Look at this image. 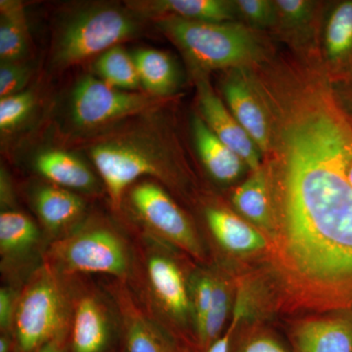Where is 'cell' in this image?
I'll list each match as a JSON object with an SVG mask.
<instances>
[{
    "label": "cell",
    "mask_w": 352,
    "mask_h": 352,
    "mask_svg": "<svg viewBox=\"0 0 352 352\" xmlns=\"http://www.w3.org/2000/svg\"><path fill=\"white\" fill-rule=\"evenodd\" d=\"M278 15L289 25H300L310 17L312 2L307 0H278L275 1Z\"/></svg>",
    "instance_id": "obj_32"
},
{
    "label": "cell",
    "mask_w": 352,
    "mask_h": 352,
    "mask_svg": "<svg viewBox=\"0 0 352 352\" xmlns=\"http://www.w3.org/2000/svg\"><path fill=\"white\" fill-rule=\"evenodd\" d=\"M233 203L241 214L256 226L266 231L272 230L274 224L271 215L267 177L263 170L254 171V175L235 190Z\"/></svg>",
    "instance_id": "obj_21"
},
{
    "label": "cell",
    "mask_w": 352,
    "mask_h": 352,
    "mask_svg": "<svg viewBox=\"0 0 352 352\" xmlns=\"http://www.w3.org/2000/svg\"><path fill=\"white\" fill-rule=\"evenodd\" d=\"M228 352H289L274 336L268 333H252L237 342L231 339Z\"/></svg>",
    "instance_id": "obj_30"
},
{
    "label": "cell",
    "mask_w": 352,
    "mask_h": 352,
    "mask_svg": "<svg viewBox=\"0 0 352 352\" xmlns=\"http://www.w3.org/2000/svg\"><path fill=\"white\" fill-rule=\"evenodd\" d=\"M229 291L223 280L214 277L212 302L206 320L203 333L197 342L201 352H207L212 344L222 336L224 324L229 311Z\"/></svg>",
    "instance_id": "obj_26"
},
{
    "label": "cell",
    "mask_w": 352,
    "mask_h": 352,
    "mask_svg": "<svg viewBox=\"0 0 352 352\" xmlns=\"http://www.w3.org/2000/svg\"><path fill=\"white\" fill-rule=\"evenodd\" d=\"M109 292L119 319L122 352H201L195 344L157 320L138 302L126 282L116 280Z\"/></svg>",
    "instance_id": "obj_8"
},
{
    "label": "cell",
    "mask_w": 352,
    "mask_h": 352,
    "mask_svg": "<svg viewBox=\"0 0 352 352\" xmlns=\"http://www.w3.org/2000/svg\"><path fill=\"white\" fill-rule=\"evenodd\" d=\"M240 316L239 315L235 314L234 315V320L232 324H231L230 327L228 328V330L226 331L221 337L219 338L217 342L212 344L210 349H208L207 352H228L229 346H230L231 339H232V336L234 333V331H235L236 326H237L238 321H239Z\"/></svg>",
    "instance_id": "obj_34"
},
{
    "label": "cell",
    "mask_w": 352,
    "mask_h": 352,
    "mask_svg": "<svg viewBox=\"0 0 352 352\" xmlns=\"http://www.w3.org/2000/svg\"><path fill=\"white\" fill-rule=\"evenodd\" d=\"M46 264L61 276L98 273L126 282L132 256L126 241L106 226H91L69 234L51 245Z\"/></svg>",
    "instance_id": "obj_3"
},
{
    "label": "cell",
    "mask_w": 352,
    "mask_h": 352,
    "mask_svg": "<svg viewBox=\"0 0 352 352\" xmlns=\"http://www.w3.org/2000/svg\"><path fill=\"white\" fill-rule=\"evenodd\" d=\"M147 240L142 263L147 309L154 316L164 317L166 327L190 340L183 332L188 325L189 317L193 316L184 275L157 239L153 237Z\"/></svg>",
    "instance_id": "obj_5"
},
{
    "label": "cell",
    "mask_w": 352,
    "mask_h": 352,
    "mask_svg": "<svg viewBox=\"0 0 352 352\" xmlns=\"http://www.w3.org/2000/svg\"><path fill=\"white\" fill-rule=\"evenodd\" d=\"M47 264L28 280L16 302L11 337L14 352H36L69 333L72 294Z\"/></svg>",
    "instance_id": "obj_2"
},
{
    "label": "cell",
    "mask_w": 352,
    "mask_h": 352,
    "mask_svg": "<svg viewBox=\"0 0 352 352\" xmlns=\"http://www.w3.org/2000/svg\"><path fill=\"white\" fill-rule=\"evenodd\" d=\"M17 298L8 288L0 289V329L1 333L10 335Z\"/></svg>",
    "instance_id": "obj_33"
},
{
    "label": "cell",
    "mask_w": 352,
    "mask_h": 352,
    "mask_svg": "<svg viewBox=\"0 0 352 352\" xmlns=\"http://www.w3.org/2000/svg\"><path fill=\"white\" fill-rule=\"evenodd\" d=\"M131 199L139 219L155 239L170 243L194 258H204L203 245L193 226L161 187L141 183L131 190Z\"/></svg>",
    "instance_id": "obj_10"
},
{
    "label": "cell",
    "mask_w": 352,
    "mask_h": 352,
    "mask_svg": "<svg viewBox=\"0 0 352 352\" xmlns=\"http://www.w3.org/2000/svg\"><path fill=\"white\" fill-rule=\"evenodd\" d=\"M161 151L142 140L115 139L97 143L90 156L107 188L113 210H119L129 185L141 176H164Z\"/></svg>",
    "instance_id": "obj_7"
},
{
    "label": "cell",
    "mask_w": 352,
    "mask_h": 352,
    "mask_svg": "<svg viewBox=\"0 0 352 352\" xmlns=\"http://www.w3.org/2000/svg\"><path fill=\"white\" fill-rule=\"evenodd\" d=\"M200 104L204 120L215 135L252 170H259L261 157L258 146L207 85H201Z\"/></svg>",
    "instance_id": "obj_12"
},
{
    "label": "cell",
    "mask_w": 352,
    "mask_h": 352,
    "mask_svg": "<svg viewBox=\"0 0 352 352\" xmlns=\"http://www.w3.org/2000/svg\"><path fill=\"white\" fill-rule=\"evenodd\" d=\"M68 335L52 340L50 344H46L43 349H39V351L36 352H66V344Z\"/></svg>",
    "instance_id": "obj_35"
},
{
    "label": "cell",
    "mask_w": 352,
    "mask_h": 352,
    "mask_svg": "<svg viewBox=\"0 0 352 352\" xmlns=\"http://www.w3.org/2000/svg\"><path fill=\"white\" fill-rule=\"evenodd\" d=\"M208 227L217 242L234 254H250L265 249L267 241L254 227L228 210L208 208Z\"/></svg>",
    "instance_id": "obj_15"
},
{
    "label": "cell",
    "mask_w": 352,
    "mask_h": 352,
    "mask_svg": "<svg viewBox=\"0 0 352 352\" xmlns=\"http://www.w3.org/2000/svg\"><path fill=\"white\" fill-rule=\"evenodd\" d=\"M325 50L336 69L352 73V0L336 4L331 11L326 25Z\"/></svg>",
    "instance_id": "obj_18"
},
{
    "label": "cell",
    "mask_w": 352,
    "mask_h": 352,
    "mask_svg": "<svg viewBox=\"0 0 352 352\" xmlns=\"http://www.w3.org/2000/svg\"><path fill=\"white\" fill-rule=\"evenodd\" d=\"M0 352H14L12 337L9 333H1V337H0Z\"/></svg>",
    "instance_id": "obj_36"
},
{
    "label": "cell",
    "mask_w": 352,
    "mask_h": 352,
    "mask_svg": "<svg viewBox=\"0 0 352 352\" xmlns=\"http://www.w3.org/2000/svg\"><path fill=\"white\" fill-rule=\"evenodd\" d=\"M150 11L199 22L224 23L233 19L235 4L223 0H161L146 3Z\"/></svg>",
    "instance_id": "obj_23"
},
{
    "label": "cell",
    "mask_w": 352,
    "mask_h": 352,
    "mask_svg": "<svg viewBox=\"0 0 352 352\" xmlns=\"http://www.w3.org/2000/svg\"><path fill=\"white\" fill-rule=\"evenodd\" d=\"M34 97L32 92H19L3 97L0 100V129L11 131L25 119L34 106Z\"/></svg>",
    "instance_id": "obj_28"
},
{
    "label": "cell",
    "mask_w": 352,
    "mask_h": 352,
    "mask_svg": "<svg viewBox=\"0 0 352 352\" xmlns=\"http://www.w3.org/2000/svg\"><path fill=\"white\" fill-rule=\"evenodd\" d=\"M38 236L36 224L22 212L9 210L0 214V252L4 261L29 254Z\"/></svg>",
    "instance_id": "obj_22"
},
{
    "label": "cell",
    "mask_w": 352,
    "mask_h": 352,
    "mask_svg": "<svg viewBox=\"0 0 352 352\" xmlns=\"http://www.w3.org/2000/svg\"><path fill=\"white\" fill-rule=\"evenodd\" d=\"M234 3L239 12L252 25L268 27L276 21L278 13L274 2L268 0H238Z\"/></svg>",
    "instance_id": "obj_29"
},
{
    "label": "cell",
    "mask_w": 352,
    "mask_h": 352,
    "mask_svg": "<svg viewBox=\"0 0 352 352\" xmlns=\"http://www.w3.org/2000/svg\"><path fill=\"white\" fill-rule=\"evenodd\" d=\"M349 108H351V115H352V98L351 100V105H349Z\"/></svg>",
    "instance_id": "obj_37"
},
{
    "label": "cell",
    "mask_w": 352,
    "mask_h": 352,
    "mask_svg": "<svg viewBox=\"0 0 352 352\" xmlns=\"http://www.w3.org/2000/svg\"><path fill=\"white\" fill-rule=\"evenodd\" d=\"M292 342L295 352H352V315L300 322Z\"/></svg>",
    "instance_id": "obj_13"
},
{
    "label": "cell",
    "mask_w": 352,
    "mask_h": 352,
    "mask_svg": "<svg viewBox=\"0 0 352 352\" xmlns=\"http://www.w3.org/2000/svg\"><path fill=\"white\" fill-rule=\"evenodd\" d=\"M193 132L197 149L208 173L220 182L237 179L245 163L208 126L201 118H194Z\"/></svg>",
    "instance_id": "obj_16"
},
{
    "label": "cell",
    "mask_w": 352,
    "mask_h": 352,
    "mask_svg": "<svg viewBox=\"0 0 352 352\" xmlns=\"http://www.w3.org/2000/svg\"><path fill=\"white\" fill-rule=\"evenodd\" d=\"M349 122L321 110L287 132L275 254L287 292L302 307L352 310V184L344 166Z\"/></svg>",
    "instance_id": "obj_1"
},
{
    "label": "cell",
    "mask_w": 352,
    "mask_h": 352,
    "mask_svg": "<svg viewBox=\"0 0 352 352\" xmlns=\"http://www.w3.org/2000/svg\"><path fill=\"white\" fill-rule=\"evenodd\" d=\"M29 67L20 64V62L13 63H2L0 67V96H10L19 94L25 87L29 78Z\"/></svg>",
    "instance_id": "obj_31"
},
{
    "label": "cell",
    "mask_w": 352,
    "mask_h": 352,
    "mask_svg": "<svg viewBox=\"0 0 352 352\" xmlns=\"http://www.w3.org/2000/svg\"><path fill=\"white\" fill-rule=\"evenodd\" d=\"M161 28L201 66L207 68L238 67L258 59L256 38L240 25L208 23L170 16Z\"/></svg>",
    "instance_id": "obj_4"
},
{
    "label": "cell",
    "mask_w": 352,
    "mask_h": 352,
    "mask_svg": "<svg viewBox=\"0 0 352 352\" xmlns=\"http://www.w3.org/2000/svg\"><path fill=\"white\" fill-rule=\"evenodd\" d=\"M72 294V293H71ZM91 289L72 295V319L66 352H122L117 312Z\"/></svg>",
    "instance_id": "obj_11"
},
{
    "label": "cell",
    "mask_w": 352,
    "mask_h": 352,
    "mask_svg": "<svg viewBox=\"0 0 352 352\" xmlns=\"http://www.w3.org/2000/svg\"><path fill=\"white\" fill-rule=\"evenodd\" d=\"M36 170L62 188L91 190L96 184L94 173L69 153L50 150L36 157Z\"/></svg>",
    "instance_id": "obj_17"
},
{
    "label": "cell",
    "mask_w": 352,
    "mask_h": 352,
    "mask_svg": "<svg viewBox=\"0 0 352 352\" xmlns=\"http://www.w3.org/2000/svg\"><path fill=\"white\" fill-rule=\"evenodd\" d=\"M224 94L231 112L261 151L270 146V129L258 99L251 87L240 76L230 78L224 85Z\"/></svg>",
    "instance_id": "obj_14"
},
{
    "label": "cell",
    "mask_w": 352,
    "mask_h": 352,
    "mask_svg": "<svg viewBox=\"0 0 352 352\" xmlns=\"http://www.w3.org/2000/svg\"><path fill=\"white\" fill-rule=\"evenodd\" d=\"M36 208L44 226L58 233L82 214L85 205L82 198L62 187H44L36 194Z\"/></svg>",
    "instance_id": "obj_19"
},
{
    "label": "cell",
    "mask_w": 352,
    "mask_h": 352,
    "mask_svg": "<svg viewBox=\"0 0 352 352\" xmlns=\"http://www.w3.org/2000/svg\"><path fill=\"white\" fill-rule=\"evenodd\" d=\"M161 97L126 91L88 76L78 82L73 95V117L78 126L94 127L152 110Z\"/></svg>",
    "instance_id": "obj_9"
},
{
    "label": "cell",
    "mask_w": 352,
    "mask_h": 352,
    "mask_svg": "<svg viewBox=\"0 0 352 352\" xmlns=\"http://www.w3.org/2000/svg\"><path fill=\"white\" fill-rule=\"evenodd\" d=\"M212 288H214V277L208 274H201L197 276L193 287L190 291L192 312H193L194 340H195L196 346L205 328L208 309L212 302Z\"/></svg>",
    "instance_id": "obj_27"
},
{
    "label": "cell",
    "mask_w": 352,
    "mask_h": 352,
    "mask_svg": "<svg viewBox=\"0 0 352 352\" xmlns=\"http://www.w3.org/2000/svg\"><path fill=\"white\" fill-rule=\"evenodd\" d=\"M28 36L24 14L18 4H2L0 58L2 63L19 62L27 52Z\"/></svg>",
    "instance_id": "obj_25"
},
{
    "label": "cell",
    "mask_w": 352,
    "mask_h": 352,
    "mask_svg": "<svg viewBox=\"0 0 352 352\" xmlns=\"http://www.w3.org/2000/svg\"><path fill=\"white\" fill-rule=\"evenodd\" d=\"M94 68L101 80L113 87L126 91H134L140 87L133 57L120 46H113L102 53L95 62Z\"/></svg>",
    "instance_id": "obj_24"
},
{
    "label": "cell",
    "mask_w": 352,
    "mask_h": 352,
    "mask_svg": "<svg viewBox=\"0 0 352 352\" xmlns=\"http://www.w3.org/2000/svg\"><path fill=\"white\" fill-rule=\"evenodd\" d=\"M141 85L146 92L162 97L171 94L177 83L173 59L163 51L139 50L133 54Z\"/></svg>",
    "instance_id": "obj_20"
},
{
    "label": "cell",
    "mask_w": 352,
    "mask_h": 352,
    "mask_svg": "<svg viewBox=\"0 0 352 352\" xmlns=\"http://www.w3.org/2000/svg\"><path fill=\"white\" fill-rule=\"evenodd\" d=\"M138 25L117 8L101 7L78 14L64 30L58 43L55 62L60 66L80 63L104 53L135 34Z\"/></svg>",
    "instance_id": "obj_6"
}]
</instances>
